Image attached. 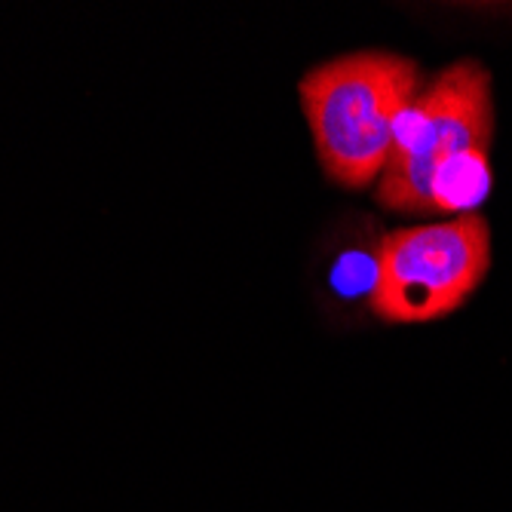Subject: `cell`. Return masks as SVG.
<instances>
[{
	"label": "cell",
	"mask_w": 512,
	"mask_h": 512,
	"mask_svg": "<svg viewBox=\"0 0 512 512\" xmlns=\"http://www.w3.org/2000/svg\"><path fill=\"white\" fill-rule=\"evenodd\" d=\"M491 129L488 71L473 59L454 62L405 111L378 178V203L399 215L479 206L491 191Z\"/></svg>",
	"instance_id": "obj_1"
},
{
	"label": "cell",
	"mask_w": 512,
	"mask_h": 512,
	"mask_svg": "<svg viewBox=\"0 0 512 512\" xmlns=\"http://www.w3.org/2000/svg\"><path fill=\"white\" fill-rule=\"evenodd\" d=\"M491 267V230L476 212L405 227L375 252L368 307L393 325L433 322L467 301Z\"/></svg>",
	"instance_id": "obj_3"
},
{
	"label": "cell",
	"mask_w": 512,
	"mask_h": 512,
	"mask_svg": "<svg viewBox=\"0 0 512 512\" xmlns=\"http://www.w3.org/2000/svg\"><path fill=\"white\" fill-rule=\"evenodd\" d=\"M417 92L421 68L396 53H350L310 68L298 96L325 178L347 191L378 181Z\"/></svg>",
	"instance_id": "obj_2"
}]
</instances>
